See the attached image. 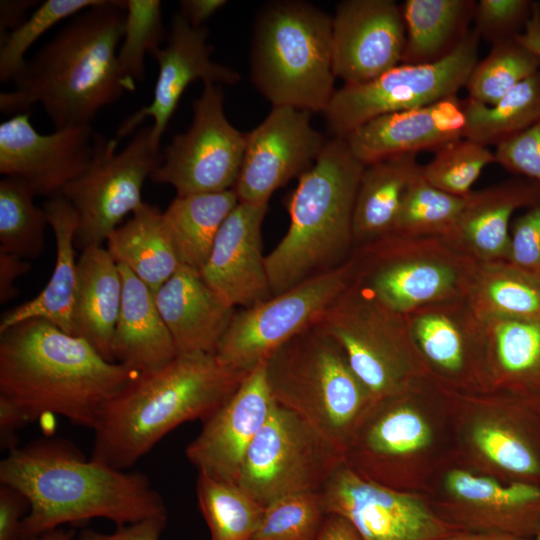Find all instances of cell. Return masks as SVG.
I'll return each mask as SVG.
<instances>
[{
  "instance_id": "obj_1",
  "label": "cell",
  "mask_w": 540,
  "mask_h": 540,
  "mask_svg": "<svg viewBox=\"0 0 540 540\" xmlns=\"http://www.w3.org/2000/svg\"><path fill=\"white\" fill-rule=\"evenodd\" d=\"M0 483L30 502L20 540L94 518L119 526L167 515L145 474L87 459L64 438H41L10 450L0 462Z\"/></svg>"
},
{
  "instance_id": "obj_2",
  "label": "cell",
  "mask_w": 540,
  "mask_h": 540,
  "mask_svg": "<svg viewBox=\"0 0 540 540\" xmlns=\"http://www.w3.org/2000/svg\"><path fill=\"white\" fill-rule=\"evenodd\" d=\"M126 0H102L77 14L24 66L14 87L0 94L4 114L27 112L40 104L55 130L89 126L135 83L119 68Z\"/></svg>"
},
{
  "instance_id": "obj_3",
  "label": "cell",
  "mask_w": 540,
  "mask_h": 540,
  "mask_svg": "<svg viewBox=\"0 0 540 540\" xmlns=\"http://www.w3.org/2000/svg\"><path fill=\"white\" fill-rule=\"evenodd\" d=\"M139 374L44 319L0 333V397L27 424L57 414L94 430L109 401Z\"/></svg>"
},
{
  "instance_id": "obj_4",
  "label": "cell",
  "mask_w": 540,
  "mask_h": 540,
  "mask_svg": "<svg viewBox=\"0 0 540 540\" xmlns=\"http://www.w3.org/2000/svg\"><path fill=\"white\" fill-rule=\"evenodd\" d=\"M248 374L227 367L215 354L178 355L160 369L140 373L104 408L90 459L129 469L177 426L208 419Z\"/></svg>"
},
{
  "instance_id": "obj_5",
  "label": "cell",
  "mask_w": 540,
  "mask_h": 540,
  "mask_svg": "<svg viewBox=\"0 0 540 540\" xmlns=\"http://www.w3.org/2000/svg\"><path fill=\"white\" fill-rule=\"evenodd\" d=\"M364 165L340 137L299 178L286 202L287 232L265 257L272 295L346 263L354 252L353 212Z\"/></svg>"
},
{
  "instance_id": "obj_6",
  "label": "cell",
  "mask_w": 540,
  "mask_h": 540,
  "mask_svg": "<svg viewBox=\"0 0 540 540\" xmlns=\"http://www.w3.org/2000/svg\"><path fill=\"white\" fill-rule=\"evenodd\" d=\"M250 72L273 106L323 112L335 92L332 17L304 1L265 4L254 23Z\"/></svg>"
},
{
  "instance_id": "obj_7",
  "label": "cell",
  "mask_w": 540,
  "mask_h": 540,
  "mask_svg": "<svg viewBox=\"0 0 540 540\" xmlns=\"http://www.w3.org/2000/svg\"><path fill=\"white\" fill-rule=\"evenodd\" d=\"M265 373L276 404L341 447L372 401L340 345L316 323L274 350Z\"/></svg>"
},
{
  "instance_id": "obj_8",
  "label": "cell",
  "mask_w": 540,
  "mask_h": 540,
  "mask_svg": "<svg viewBox=\"0 0 540 540\" xmlns=\"http://www.w3.org/2000/svg\"><path fill=\"white\" fill-rule=\"evenodd\" d=\"M355 280L402 314L466 298L477 262L442 237L390 234L354 250Z\"/></svg>"
},
{
  "instance_id": "obj_9",
  "label": "cell",
  "mask_w": 540,
  "mask_h": 540,
  "mask_svg": "<svg viewBox=\"0 0 540 540\" xmlns=\"http://www.w3.org/2000/svg\"><path fill=\"white\" fill-rule=\"evenodd\" d=\"M316 324L340 345L372 400L426 374L406 316L385 306L355 278Z\"/></svg>"
},
{
  "instance_id": "obj_10",
  "label": "cell",
  "mask_w": 540,
  "mask_h": 540,
  "mask_svg": "<svg viewBox=\"0 0 540 540\" xmlns=\"http://www.w3.org/2000/svg\"><path fill=\"white\" fill-rule=\"evenodd\" d=\"M343 463V447L275 403L248 448L237 485L264 507L283 496L320 492Z\"/></svg>"
},
{
  "instance_id": "obj_11",
  "label": "cell",
  "mask_w": 540,
  "mask_h": 540,
  "mask_svg": "<svg viewBox=\"0 0 540 540\" xmlns=\"http://www.w3.org/2000/svg\"><path fill=\"white\" fill-rule=\"evenodd\" d=\"M118 139L96 135L95 153L86 170L61 192L78 214L75 245L102 246L128 213L143 203L142 188L159 166V145L151 126L138 130L119 152Z\"/></svg>"
},
{
  "instance_id": "obj_12",
  "label": "cell",
  "mask_w": 540,
  "mask_h": 540,
  "mask_svg": "<svg viewBox=\"0 0 540 540\" xmlns=\"http://www.w3.org/2000/svg\"><path fill=\"white\" fill-rule=\"evenodd\" d=\"M479 36L468 33L457 48L440 61L399 64L360 84L335 90L323 111L329 129L343 138L381 115L426 106L457 96L478 61Z\"/></svg>"
},
{
  "instance_id": "obj_13",
  "label": "cell",
  "mask_w": 540,
  "mask_h": 540,
  "mask_svg": "<svg viewBox=\"0 0 540 540\" xmlns=\"http://www.w3.org/2000/svg\"><path fill=\"white\" fill-rule=\"evenodd\" d=\"M353 256L338 268L310 278L268 300L237 309L215 356L234 370L250 373L269 355L307 327L350 285Z\"/></svg>"
},
{
  "instance_id": "obj_14",
  "label": "cell",
  "mask_w": 540,
  "mask_h": 540,
  "mask_svg": "<svg viewBox=\"0 0 540 540\" xmlns=\"http://www.w3.org/2000/svg\"><path fill=\"white\" fill-rule=\"evenodd\" d=\"M246 141L247 133L226 118L221 86L205 82L201 96L193 103L190 127L163 149L150 179L173 186L177 196L233 189Z\"/></svg>"
},
{
  "instance_id": "obj_15",
  "label": "cell",
  "mask_w": 540,
  "mask_h": 540,
  "mask_svg": "<svg viewBox=\"0 0 540 540\" xmlns=\"http://www.w3.org/2000/svg\"><path fill=\"white\" fill-rule=\"evenodd\" d=\"M329 514L361 540H436L458 531L420 497L364 478L341 464L319 492Z\"/></svg>"
},
{
  "instance_id": "obj_16",
  "label": "cell",
  "mask_w": 540,
  "mask_h": 540,
  "mask_svg": "<svg viewBox=\"0 0 540 540\" xmlns=\"http://www.w3.org/2000/svg\"><path fill=\"white\" fill-rule=\"evenodd\" d=\"M328 140L311 124V112L273 106L247 133L241 170L234 186L239 202L268 204L271 195L310 169Z\"/></svg>"
},
{
  "instance_id": "obj_17",
  "label": "cell",
  "mask_w": 540,
  "mask_h": 540,
  "mask_svg": "<svg viewBox=\"0 0 540 540\" xmlns=\"http://www.w3.org/2000/svg\"><path fill=\"white\" fill-rule=\"evenodd\" d=\"M96 135L91 125L43 135L29 113L13 115L0 124V173L22 179L36 195H59L90 164Z\"/></svg>"
},
{
  "instance_id": "obj_18",
  "label": "cell",
  "mask_w": 540,
  "mask_h": 540,
  "mask_svg": "<svg viewBox=\"0 0 540 540\" xmlns=\"http://www.w3.org/2000/svg\"><path fill=\"white\" fill-rule=\"evenodd\" d=\"M205 26H192L180 12L170 21L167 43L151 52L159 71L152 101L127 117L117 129V139L133 133L148 117L153 119L152 139L160 144L186 88L195 80L233 85L240 81L234 69L211 59L213 47Z\"/></svg>"
},
{
  "instance_id": "obj_19",
  "label": "cell",
  "mask_w": 540,
  "mask_h": 540,
  "mask_svg": "<svg viewBox=\"0 0 540 540\" xmlns=\"http://www.w3.org/2000/svg\"><path fill=\"white\" fill-rule=\"evenodd\" d=\"M405 25L393 0H346L332 17L333 72L345 84L370 81L401 64Z\"/></svg>"
},
{
  "instance_id": "obj_20",
  "label": "cell",
  "mask_w": 540,
  "mask_h": 540,
  "mask_svg": "<svg viewBox=\"0 0 540 540\" xmlns=\"http://www.w3.org/2000/svg\"><path fill=\"white\" fill-rule=\"evenodd\" d=\"M406 319L426 369L452 384L487 386L483 322L466 298L421 307Z\"/></svg>"
},
{
  "instance_id": "obj_21",
  "label": "cell",
  "mask_w": 540,
  "mask_h": 540,
  "mask_svg": "<svg viewBox=\"0 0 540 540\" xmlns=\"http://www.w3.org/2000/svg\"><path fill=\"white\" fill-rule=\"evenodd\" d=\"M275 404L265 373V361L255 367L236 392L208 419L187 446L186 457L215 480L237 484L244 458Z\"/></svg>"
},
{
  "instance_id": "obj_22",
  "label": "cell",
  "mask_w": 540,
  "mask_h": 540,
  "mask_svg": "<svg viewBox=\"0 0 540 540\" xmlns=\"http://www.w3.org/2000/svg\"><path fill=\"white\" fill-rule=\"evenodd\" d=\"M268 204L239 202L222 224L200 269L206 284L235 309L271 298L262 249V223Z\"/></svg>"
},
{
  "instance_id": "obj_23",
  "label": "cell",
  "mask_w": 540,
  "mask_h": 540,
  "mask_svg": "<svg viewBox=\"0 0 540 540\" xmlns=\"http://www.w3.org/2000/svg\"><path fill=\"white\" fill-rule=\"evenodd\" d=\"M463 99L452 96L435 103L376 117L343 139L364 166L404 154L436 151L465 137Z\"/></svg>"
},
{
  "instance_id": "obj_24",
  "label": "cell",
  "mask_w": 540,
  "mask_h": 540,
  "mask_svg": "<svg viewBox=\"0 0 540 540\" xmlns=\"http://www.w3.org/2000/svg\"><path fill=\"white\" fill-rule=\"evenodd\" d=\"M445 486L467 508L454 523L458 530L534 539L540 528V485H503L490 477L454 469L446 475Z\"/></svg>"
},
{
  "instance_id": "obj_25",
  "label": "cell",
  "mask_w": 540,
  "mask_h": 540,
  "mask_svg": "<svg viewBox=\"0 0 540 540\" xmlns=\"http://www.w3.org/2000/svg\"><path fill=\"white\" fill-rule=\"evenodd\" d=\"M154 296L178 355L215 354L237 309L206 284L199 270L181 265Z\"/></svg>"
},
{
  "instance_id": "obj_26",
  "label": "cell",
  "mask_w": 540,
  "mask_h": 540,
  "mask_svg": "<svg viewBox=\"0 0 540 540\" xmlns=\"http://www.w3.org/2000/svg\"><path fill=\"white\" fill-rule=\"evenodd\" d=\"M540 199V184L515 179L473 191L444 239L477 263L506 261L513 214Z\"/></svg>"
},
{
  "instance_id": "obj_27",
  "label": "cell",
  "mask_w": 540,
  "mask_h": 540,
  "mask_svg": "<svg viewBox=\"0 0 540 540\" xmlns=\"http://www.w3.org/2000/svg\"><path fill=\"white\" fill-rule=\"evenodd\" d=\"M43 210L56 241V261L53 273L44 289L35 298L2 315L0 333L18 323L39 318L74 335L73 308L78 276L75 236L78 228V214L73 205L62 195L49 198L43 204Z\"/></svg>"
},
{
  "instance_id": "obj_28",
  "label": "cell",
  "mask_w": 540,
  "mask_h": 540,
  "mask_svg": "<svg viewBox=\"0 0 540 540\" xmlns=\"http://www.w3.org/2000/svg\"><path fill=\"white\" fill-rule=\"evenodd\" d=\"M122 300L114 330V361L139 373L160 369L177 356L172 336L159 312L154 292L119 264Z\"/></svg>"
},
{
  "instance_id": "obj_29",
  "label": "cell",
  "mask_w": 540,
  "mask_h": 540,
  "mask_svg": "<svg viewBox=\"0 0 540 540\" xmlns=\"http://www.w3.org/2000/svg\"><path fill=\"white\" fill-rule=\"evenodd\" d=\"M122 290L120 269L109 251L102 246L84 249L78 259L74 335L86 340L110 362H115L112 342Z\"/></svg>"
},
{
  "instance_id": "obj_30",
  "label": "cell",
  "mask_w": 540,
  "mask_h": 540,
  "mask_svg": "<svg viewBox=\"0 0 540 540\" xmlns=\"http://www.w3.org/2000/svg\"><path fill=\"white\" fill-rule=\"evenodd\" d=\"M482 322L487 387L540 398V318Z\"/></svg>"
},
{
  "instance_id": "obj_31",
  "label": "cell",
  "mask_w": 540,
  "mask_h": 540,
  "mask_svg": "<svg viewBox=\"0 0 540 540\" xmlns=\"http://www.w3.org/2000/svg\"><path fill=\"white\" fill-rule=\"evenodd\" d=\"M417 154L364 167L353 212L354 250L394 232L405 192L420 171Z\"/></svg>"
},
{
  "instance_id": "obj_32",
  "label": "cell",
  "mask_w": 540,
  "mask_h": 540,
  "mask_svg": "<svg viewBox=\"0 0 540 540\" xmlns=\"http://www.w3.org/2000/svg\"><path fill=\"white\" fill-rule=\"evenodd\" d=\"M107 250L153 292L181 266L164 222L163 211L144 202L108 237Z\"/></svg>"
},
{
  "instance_id": "obj_33",
  "label": "cell",
  "mask_w": 540,
  "mask_h": 540,
  "mask_svg": "<svg viewBox=\"0 0 540 540\" xmlns=\"http://www.w3.org/2000/svg\"><path fill=\"white\" fill-rule=\"evenodd\" d=\"M477 1L406 0L403 64H427L451 54L471 31Z\"/></svg>"
},
{
  "instance_id": "obj_34",
  "label": "cell",
  "mask_w": 540,
  "mask_h": 540,
  "mask_svg": "<svg viewBox=\"0 0 540 540\" xmlns=\"http://www.w3.org/2000/svg\"><path fill=\"white\" fill-rule=\"evenodd\" d=\"M238 203L234 189L172 200L163 218L181 265L200 271L222 224Z\"/></svg>"
},
{
  "instance_id": "obj_35",
  "label": "cell",
  "mask_w": 540,
  "mask_h": 540,
  "mask_svg": "<svg viewBox=\"0 0 540 540\" xmlns=\"http://www.w3.org/2000/svg\"><path fill=\"white\" fill-rule=\"evenodd\" d=\"M466 300L482 320L540 318V278L507 261L477 263Z\"/></svg>"
},
{
  "instance_id": "obj_36",
  "label": "cell",
  "mask_w": 540,
  "mask_h": 540,
  "mask_svg": "<svg viewBox=\"0 0 540 540\" xmlns=\"http://www.w3.org/2000/svg\"><path fill=\"white\" fill-rule=\"evenodd\" d=\"M465 137L485 146L499 145L540 120V71L519 83L493 105L463 99Z\"/></svg>"
},
{
  "instance_id": "obj_37",
  "label": "cell",
  "mask_w": 540,
  "mask_h": 540,
  "mask_svg": "<svg viewBox=\"0 0 540 540\" xmlns=\"http://www.w3.org/2000/svg\"><path fill=\"white\" fill-rule=\"evenodd\" d=\"M540 71V55L521 34L492 45L489 54L477 61L465 88L468 98L493 105L522 81Z\"/></svg>"
},
{
  "instance_id": "obj_38",
  "label": "cell",
  "mask_w": 540,
  "mask_h": 540,
  "mask_svg": "<svg viewBox=\"0 0 540 540\" xmlns=\"http://www.w3.org/2000/svg\"><path fill=\"white\" fill-rule=\"evenodd\" d=\"M196 494L211 540H251L264 507L243 489L198 473Z\"/></svg>"
},
{
  "instance_id": "obj_39",
  "label": "cell",
  "mask_w": 540,
  "mask_h": 540,
  "mask_svg": "<svg viewBox=\"0 0 540 540\" xmlns=\"http://www.w3.org/2000/svg\"><path fill=\"white\" fill-rule=\"evenodd\" d=\"M36 194L22 179L5 176L0 181V250L22 258H36L45 247L49 225L43 208L34 204Z\"/></svg>"
},
{
  "instance_id": "obj_40",
  "label": "cell",
  "mask_w": 540,
  "mask_h": 540,
  "mask_svg": "<svg viewBox=\"0 0 540 540\" xmlns=\"http://www.w3.org/2000/svg\"><path fill=\"white\" fill-rule=\"evenodd\" d=\"M465 201L466 197L434 187L419 171L405 192L392 234L445 238L454 228Z\"/></svg>"
},
{
  "instance_id": "obj_41",
  "label": "cell",
  "mask_w": 540,
  "mask_h": 540,
  "mask_svg": "<svg viewBox=\"0 0 540 540\" xmlns=\"http://www.w3.org/2000/svg\"><path fill=\"white\" fill-rule=\"evenodd\" d=\"M496 163L495 154L488 146L462 137L434 152L433 158L420 171L434 187L458 197H467L482 171Z\"/></svg>"
},
{
  "instance_id": "obj_42",
  "label": "cell",
  "mask_w": 540,
  "mask_h": 540,
  "mask_svg": "<svg viewBox=\"0 0 540 540\" xmlns=\"http://www.w3.org/2000/svg\"><path fill=\"white\" fill-rule=\"evenodd\" d=\"M327 516L319 492L283 496L264 506L251 540H314Z\"/></svg>"
},
{
  "instance_id": "obj_43",
  "label": "cell",
  "mask_w": 540,
  "mask_h": 540,
  "mask_svg": "<svg viewBox=\"0 0 540 540\" xmlns=\"http://www.w3.org/2000/svg\"><path fill=\"white\" fill-rule=\"evenodd\" d=\"M159 0H126L123 41L117 52L122 75L135 83L145 77L144 57L167 36Z\"/></svg>"
},
{
  "instance_id": "obj_44",
  "label": "cell",
  "mask_w": 540,
  "mask_h": 540,
  "mask_svg": "<svg viewBox=\"0 0 540 540\" xmlns=\"http://www.w3.org/2000/svg\"><path fill=\"white\" fill-rule=\"evenodd\" d=\"M102 0H46L0 42V81H13L24 66L25 53L46 31L61 20L99 4Z\"/></svg>"
},
{
  "instance_id": "obj_45",
  "label": "cell",
  "mask_w": 540,
  "mask_h": 540,
  "mask_svg": "<svg viewBox=\"0 0 540 540\" xmlns=\"http://www.w3.org/2000/svg\"><path fill=\"white\" fill-rule=\"evenodd\" d=\"M537 3L531 0H480L473 31L492 45L516 37L530 22Z\"/></svg>"
},
{
  "instance_id": "obj_46",
  "label": "cell",
  "mask_w": 540,
  "mask_h": 540,
  "mask_svg": "<svg viewBox=\"0 0 540 540\" xmlns=\"http://www.w3.org/2000/svg\"><path fill=\"white\" fill-rule=\"evenodd\" d=\"M506 261L540 278V199L512 222Z\"/></svg>"
},
{
  "instance_id": "obj_47",
  "label": "cell",
  "mask_w": 540,
  "mask_h": 540,
  "mask_svg": "<svg viewBox=\"0 0 540 540\" xmlns=\"http://www.w3.org/2000/svg\"><path fill=\"white\" fill-rule=\"evenodd\" d=\"M496 163L540 184V120L496 146Z\"/></svg>"
},
{
  "instance_id": "obj_48",
  "label": "cell",
  "mask_w": 540,
  "mask_h": 540,
  "mask_svg": "<svg viewBox=\"0 0 540 540\" xmlns=\"http://www.w3.org/2000/svg\"><path fill=\"white\" fill-rule=\"evenodd\" d=\"M30 511L27 497L13 486L0 485V540H20L22 523Z\"/></svg>"
},
{
  "instance_id": "obj_49",
  "label": "cell",
  "mask_w": 540,
  "mask_h": 540,
  "mask_svg": "<svg viewBox=\"0 0 540 540\" xmlns=\"http://www.w3.org/2000/svg\"><path fill=\"white\" fill-rule=\"evenodd\" d=\"M166 522L167 515H160L116 526L111 533L84 529L79 535V540H160Z\"/></svg>"
},
{
  "instance_id": "obj_50",
  "label": "cell",
  "mask_w": 540,
  "mask_h": 540,
  "mask_svg": "<svg viewBox=\"0 0 540 540\" xmlns=\"http://www.w3.org/2000/svg\"><path fill=\"white\" fill-rule=\"evenodd\" d=\"M31 269L19 255L0 250V303L5 304L18 295L16 280Z\"/></svg>"
},
{
  "instance_id": "obj_51",
  "label": "cell",
  "mask_w": 540,
  "mask_h": 540,
  "mask_svg": "<svg viewBox=\"0 0 540 540\" xmlns=\"http://www.w3.org/2000/svg\"><path fill=\"white\" fill-rule=\"evenodd\" d=\"M27 422L21 412L7 399L0 397V446L8 452L18 445L16 432Z\"/></svg>"
},
{
  "instance_id": "obj_52",
  "label": "cell",
  "mask_w": 540,
  "mask_h": 540,
  "mask_svg": "<svg viewBox=\"0 0 540 540\" xmlns=\"http://www.w3.org/2000/svg\"><path fill=\"white\" fill-rule=\"evenodd\" d=\"M36 3L38 2L30 0H2L0 2V42L27 19V11Z\"/></svg>"
},
{
  "instance_id": "obj_53",
  "label": "cell",
  "mask_w": 540,
  "mask_h": 540,
  "mask_svg": "<svg viewBox=\"0 0 540 540\" xmlns=\"http://www.w3.org/2000/svg\"><path fill=\"white\" fill-rule=\"evenodd\" d=\"M181 15L194 27H202L217 11L227 4L225 0L180 1Z\"/></svg>"
},
{
  "instance_id": "obj_54",
  "label": "cell",
  "mask_w": 540,
  "mask_h": 540,
  "mask_svg": "<svg viewBox=\"0 0 540 540\" xmlns=\"http://www.w3.org/2000/svg\"><path fill=\"white\" fill-rule=\"evenodd\" d=\"M314 540H361L354 527L345 518L329 514Z\"/></svg>"
},
{
  "instance_id": "obj_55",
  "label": "cell",
  "mask_w": 540,
  "mask_h": 540,
  "mask_svg": "<svg viewBox=\"0 0 540 540\" xmlns=\"http://www.w3.org/2000/svg\"><path fill=\"white\" fill-rule=\"evenodd\" d=\"M436 540H534L510 534L458 530Z\"/></svg>"
},
{
  "instance_id": "obj_56",
  "label": "cell",
  "mask_w": 540,
  "mask_h": 540,
  "mask_svg": "<svg viewBox=\"0 0 540 540\" xmlns=\"http://www.w3.org/2000/svg\"><path fill=\"white\" fill-rule=\"evenodd\" d=\"M528 27L523 39L540 55V20H535Z\"/></svg>"
},
{
  "instance_id": "obj_57",
  "label": "cell",
  "mask_w": 540,
  "mask_h": 540,
  "mask_svg": "<svg viewBox=\"0 0 540 540\" xmlns=\"http://www.w3.org/2000/svg\"><path fill=\"white\" fill-rule=\"evenodd\" d=\"M74 537V531L66 530L62 528H56L54 530L42 533L40 535L25 539V540H72Z\"/></svg>"
},
{
  "instance_id": "obj_58",
  "label": "cell",
  "mask_w": 540,
  "mask_h": 540,
  "mask_svg": "<svg viewBox=\"0 0 540 540\" xmlns=\"http://www.w3.org/2000/svg\"><path fill=\"white\" fill-rule=\"evenodd\" d=\"M534 540H540V528H539L536 536L534 537Z\"/></svg>"
}]
</instances>
